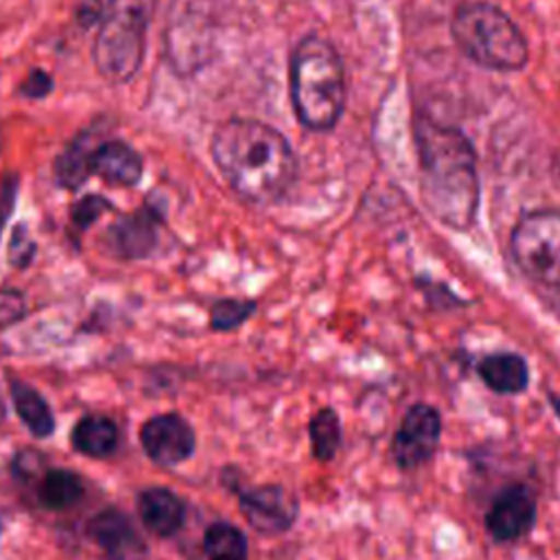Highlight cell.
<instances>
[{"label":"cell","instance_id":"cell-1","mask_svg":"<svg viewBox=\"0 0 560 560\" xmlns=\"http://www.w3.org/2000/svg\"><path fill=\"white\" fill-rule=\"evenodd\" d=\"M420 171V199L429 214L442 225L464 232L479 212L477 151L468 136L429 114L411 118Z\"/></svg>","mask_w":560,"mask_h":560},{"label":"cell","instance_id":"cell-2","mask_svg":"<svg viewBox=\"0 0 560 560\" xmlns=\"http://www.w3.org/2000/svg\"><path fill=\"white\" fill-rule=\"evenodd\" d=\"M210 155L228 186L254 206L282 201L298 179V155L291 142L262 120L221 122L212 133Z\"/></svg>","mask_w":560,"mask_h":560},{"label":"cell","instance_id":"cell-3","mask_svg":"<svg viewBox=\"0 0 560 560\" xmlns=\"http://www.w3.org/2000/svg\"><path fill=\"white\" fill-rule=\"evenodd\" d=\"M289 96L295 118L311 131H330L346 107V70L335 44L302 37L289 59Z\"/></svg>","mask_w":560,"mask_h":560},{"label":"cell","instance_id":"cell-4","mask_svg":"<svg viewBox=\"0 0 560 560\" xmlns=\"http://www.w3.org/2000/svg\"><path fill=\"white\" fill-rule=\"evenodd\" d=\"M451 37L466 59L486 70L516 72L529 59L523 31L492 2L459 4L451 18Z\"/></svg>","mask_w":560,"mask_h":560},{"label":"cell","instance_id":"cell-5","mask_svg":"<svg viewBox=\"0 0 560 560\" xmlns=\"http://www.w3.org/2000/svg\"><path fill=\"white\" fill-rule=\"evenodd\" d=\"M153 0H107L94 39V63L109 83L129 81L144 57Z\"/></svg>","mask_w":560,"mask_h":560},{"label":"cell","instance_id":"cell-6","mask_svg":"<svg viewBox=\"0 0 560 560\" xmlns=\"http://www.w3.org/2000/svg\"><path fill=\"white\" fill-rule=\"evenodd\" d=\"M510 254L534 287L560 293V210L523 214L512 228Z\"/></svg>","mask_w":560,"mask_h":560},{"label":"cell","instance_id":"cell-7","mask_svg":"<svg viewBox=\"0 0 560 560\" xmlns=\"http://www.w3.org/2000/svg\"><path fill=\"white\" fill-rule=\"evenodd\" d=\"M442 431L444 422L440 409L429 402H413L392 433L389 455L394 466L402 472L427 466L440 446Z\"/></svg>","mask_w":560,"mask_h":560},{"label":"cell","instance_id":"cell-8","mask_svg":"<svg viewBox=\"0 0 560 560\" xmlns=\"http://www.w3.org/2000/svg\"><path fill=\"white\" fill-rule=\"evenodd\" d=\"M234 494L247 525L262 536L287 534L300 516L298 494L282 483L238 486Z\"/></svg>","mask_w":560,"mask_h":560},{"label":"cell","instance_id":"cell-9","mask_svg":"<svg viewBox=\"0 0 560 560\" xmlns=\"http://www.w3.org/2000/svg\"><path fill=\"white\" fill-rule=\"evenodd\" d=\"M536 490L525 481H512L501 486L483 512V529L499 545L525 538L536 527Z\"/></svg>","mask_w":560,"mask_h":560},{"label":"cell","instance_id":"cell-10","mask_svg":"<svg viewBox=\"0 0 560 560\" xmlns=\"http://www.w3.org/2000/svg\"><path fill=\"white\" fill-rule=\"evenodd\" d=\"M140 444L151 462L177 466L192 457L197 448L195 429L179 413H158L140 427Z\"/></svg>","mask_w":560,"mask_h":560},{"label":"cell","instance_id":"cell-11","mask_svg":"<svg viewBox=\"0 0 560 560\" xmlns=\"http://www.w3.org/2000/svg\"><path fill=\"white\" fill-rule=\"evenodd\" d=\"M88 536L105 551L109 560H133L142 551V538L127 514L109 508L88 523Z\"/></svg>","mask_w":560,"mask_h":560},{"label":"cell","instance_id":"cell-12","mask_svg":"<svg viewBox=\"0 0 560 560\" xmlns=\"http://www.w3.org/2000/svg\"><path fill=\"white\" fill-rule=\"evenodd\" d=\"M481 383L499 396H516L529 387L532 372L518 352H490L475 365Z\"/></svg>","mask_w":560,"mask_h":560},{"label":"cell","instance_id":"cell-13","mask_svg":"<svg viewBox=\"0 0 560 560\" xmlns=\"http://www.w3.org/2000/svg\"><path fill=\"white\" fill-rule=\"evenodd\" d=\"M158 245V212L151 208L122 217L109 230V247L122 258L149 256Z\"/></svg>","mask_w":560,"mask_h":560},{"label":"cell","instance_id":"cell-14","mask_svg":"<svg viewBox=\"0 0 560 560\" xmlns=\"http://www.w3.org/2000/svg\"><path fill=\"white\" fill-rule=\"evenodd\" d=\"M140 521L144 527L158 536H173L182 529L186 518L184 501L168 488L153 486L138 494L136 499Z\"/></svg>","mask_w":560,"mask_h":560},{"label":"cell","instance_id":"cell-15","mask_svg":"<svg viewBox=\"0 0 560 560\" xmlns=\"http://www.w3.org/2000/svg\"><path fill=\"white\" fill-rule=\"evenodd\" d=\"M90 171L112 186H133L142 177V158L127 142L109 140L94 149Z\"/></svg>","mask_w":560,"mask_h":560},{"label":"cell","instance_id":"cell-16","mask_svg":"<svg viewBox=\"0 0 560 560\" xmlns=\"http://www.w3.org/2000/svg\"><path fill=\"white\" fill-rule=\"evenodd\" d=\"M118 427L112 418L107 416H98V413H90V416H83L74 427H72V433H70V440H72V446L88 455V457H107L116 451L118 446Z\"/></svg>","mask_w":560,"mask_h":560},{"label":"cell","instance_id":"cell-17","mask_svg":"<svg viewBox=\"0 0 560 560\" xmlns=\"http://www.w3.org/2000/svg\"><path fill=\"white\" fill-rule=\"evenodd\" d=\"M37 481V501L46 510L61 512L74 508L85 497V481L68 468H48Z\"/></svg>","mask_w":560,"mask_h":560},{"label":"cell","instance_id":"cell-18","mask_svg":"<svg viewBox=\"0 0 560 560\" xmlns=\"http://www.w3.org/2000/svg\"><path fill=\"white\" fill-rule=\"evenodd\" d=\"M9 394L13 400V407L18 411V416L22 418L24 427L39 440L48 438L55 431V418L52 411L46 402V398L33 389L31 385H26L20 378H11L9 381Z\"/></svg>","mask_w":560,"mask_h":560},{"label":"cell","instance_id":"cell-19","mask_svg":"<svg viewBox=\"0 0 560 560\" xmlns=\"http://www.w3.org/2000/svg\"><path fill=\"white\" fill-rule=\"evenodd\" d=\"M311 455L319 464H330L341 448V418L335 407H319L306 424Z\"/></svg>","mask_w":560,"mask_h":560},{"label":"cell","instance_id":"cell-20","mask_svg":"<svg viewBox=\"0 0 560 560\" xmlns=\"http://www.w3.org/2000/svg\"><path fill=\"white\" fill-rule=\"evenodd\" d=\"M94 147L92 136L83 133L77 140H72L66 151L55 162V177L63 188H79L90 175V160H92Z\"/></svg>","mask_w":560,"mask_h":560},{"label":"cell","instance_id":"cell-21","mask_svg":"<svg viewBox=\"0 0 560 560\" xmlns=\"http://www.w3.org/2000/svg\"><path fill=\"white\" fill-rule=\"evenodd\" d=\"M203 553L206 556H249L247 536L241 527L228 521H214L203 532Z\"/></svg>","mask_w":560,"mask_h":560},{"label":"cell","instance_id":"cell-22","mask_svg":"<svg viewBox=\"0 0 560 560\" xmlns=\"http://www.w3.org/2000/svg\"><path fill=\"white\" fill-rule=\"evenodd\" d=\"M256 313L254 300L225 298L210 306V328L217 332H230L241 328Z\"/></svg>","mask_w":560,"mask_h":560},{"label":"cell","instance_id":"cell-23","mask_svg":"<svg viewBox=\"0 0 560 560\" xmlns=\"http://www.w3.org/2000/svg\"><path fill=\"white\" fill-rule=\"evenodd\" d=\"M35 256V241L26 232L24 225H18L13 230V238L9 245V262L13 267H26Z\"/></svg>","mask_w":560,"mask_h":560},{"label":"cell","instance_id":"cell-24","mask_svg":"<svg viewBox=\"0 0 560 560\" xmlns=\"http://www.w3.org/2000/svg\"><path fill=\"white\" fill-rule=\"evenodd\" d=\"M44 468V457L37 451H22L13 457V475L26 481H33ZM42 477V475H39Z\"/></svg>","mask_w":560,"mask_h":560},{"label":"cell","instance_id":"cell-25","mask_svg":"<svg viewBox=\"0 0 560 560\" xmlns=\"http://www.w3.org/2000/svg\"><path fill=\"white\" fill-rule=\"evenodd\" d=\"M107 208V201L92 195V197H85L81 199L74 208H72V223L79 225V228H88L90 223H94V219Z\"/></svg>","mask_w":560,"mask_h":560},{"label":"cell","instance_id":"cell-26","mask_svg":"<svg viewBox=\"0 0 560 560\" xmlns=\"http://www.w3.org/2000/svg\"><path fill=\"white\" fill-rule=\"evenodd\" d=\"M24 313V302L18 291H0V328L20 319Z\"/></svg>","mask_w":560,"mask_h":560},{"label":"cell","instance_id":"cell-27","mask_svg":"<svg viewBox=\"0 0 560 560\" xmlns=\"http://www.w3.org/2000/svg\"><path fill=\"white\" fill-rule=\"evenodd\" d=\"M15 197H18V179L13 175L4 177L0 184V234L13 212L15 206Z\"/></svg>","mask_w":560,"mask_h":560},{"label":"cell","instance_id":"cell-28","mask_svg":"<svg viewBox=\"0 0 560 560\" xmlns=\"http://www.w3.org/2000/svg\"><path fill=\"white\" fill-rule=\"evenodd\" d=\"M50 90H52V79H50L44 70H33V72L24 79V83H22V88H20V92H22L24 96H28V98H42V96H46Z\"/></svg>","mask_w":560,"mask_h":560},{"label":"cell","instance_id":"cell-29","mask_svg":"<svg viewBox=\"0 0 560 560\" xmlns=\"http://www.w3.org/2000/svg\"><path fill=\"white\" fill-rule=\"evenodd\" d=\"M545 398H547L549 409L553 411V416H556V418H558V422H560V394H556V392H547V394H545Z\"/></svg>","mask_w":560,"mask_h":560},{"label":"cell","instance_id":"cell-30","mask_svg":"<svg viewBox=\"0 0 560 560\" xmlns=\"http://www.w3.org/2000/svg\"><path fill=\"white\" fill-rule=\"evenodd\" d=\"M208 560H247L243 556H208Z\"/></svg>","mask_w":560,"mask_h":560},{"label":"cell","instance_id":"cell-31","mask_svg":"<svg viewBox=\"0 0 560 560\" xmlns=\"http://www.w3.org/2000/svg\"><path fill=\"white\" fill-rule=\"evenodd\" d=\"M4 418V405H2V400H0V420Z\"/></svg>","mask_w":560,"mask_h":560}]
</instances>
